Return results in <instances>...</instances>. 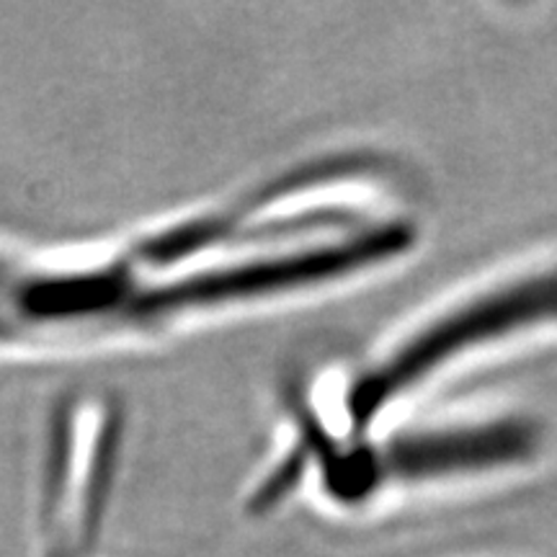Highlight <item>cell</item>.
<instances>
[{"label":"cell","mask_w":557,"mask_h":557,"mask_svg":"<svg viewBox=\"0 0 557 557\" xmlns=\"http://www.w3.org/2000/svg\"><path fill=\"white\" fill-rule=\"evenodd\" d=\"M542 442L540 423L517 413L451 418L344 442L308 418L299 426L295 455L263 483V491L274 500L282 498L299 472L312 468L329 498L361 504L387 487L455 483L527 468L540 457Z\"/></svg>","instance_id":"cell-1"},{"label":"cell","mask_w":557,"mask_h":557,"mask_svg":"<svg viewBox=\"0 0 557 557\" xmlns=\"http://www.w3.org/2000/svg\"><path fill=\"white\" fill-rule=\"evenodd\" d=\"M21 271L11 269L9 263H5L3 259H0V292H13L16 289V284L21 282Z\"/></svg>","instance_id":"cell-3"},{"label":"cell","mask_w":557,"mask_h":557,"mask_svg":"<svg viewBox=\"0 0 557 557\" xmlns=\"http://www.w3.org/2000/svg\"><path fill=\"white\" fill-rule=\"evenodd\" d=\"M557 329V263L500 276L431 312L344 387L346 436L372 434L395 406L478 354Z\"/></svg>","instance_id":"cell-2"}]
</instances>
